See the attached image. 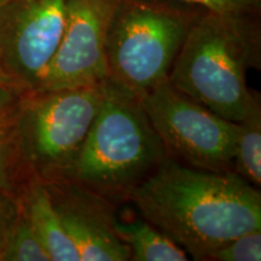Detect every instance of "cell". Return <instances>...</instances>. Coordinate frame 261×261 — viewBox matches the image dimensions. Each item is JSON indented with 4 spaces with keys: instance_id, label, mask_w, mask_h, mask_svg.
<instances>
[{
    "instance_id": "1",
    "label": "cell",
    "mask_w": 261,
    "mask_h": 261,
    "mask_svg": "<svg viewBox=\"0 0 261 261\" xmlns=\"http://www.w3.org/2000/svg\"><path fill=\"white\" fill-rule=\"evenodd\" d=\"M128 200L195 260H207L227 241L261 230L259 188L234 172L204 171L167 158Z\"/></svg>"
},
{
    "instance_id": "2",
    "label": "cell",
    "mask_w": 261,
    "mask_h": 261,
    "mask_svg": "<svg viewBox=\"0 0 261 261\" xmlns=\"http://www.w3.org/2000/svg\"><path fill=\"white\" fill-rule=\"evenodd\" d=\"M260 63L256 14L205 11L189 29L168 80L217 115L238 123L260 108L247 86V71L259 69Z\"/></svg>"
},
{
    "instance_id": "3",
    "label": "cell",
    "mask_w": 261,
    "mask_h": 261,
    "mask_svg": "<svg viewBox=\"0 0 261 261\" xmlns=\"http://www.w3.org/2000/svg\"><path fill=\"white\" fill-rule=\"evenodd\" d=\"M167 158L142 96L109 76L103 81L102 102L86 139L62 179L114 203L128 200L129 192Z\"/></svg>"
},
{
    "instance_id": "4",
    "label": "cell",
    "mask_w": 261,
    "mask_h": 261,
    "mask_svg": "<svg viewBox=\"0 0 261 261\" xmlns=\"http://www.w3.org/2000/svg\"><path fill=\"white\" fill-rule=\"evenodd\" d=\"M198 15L146 0H120L108 32L109 76L140 96L168 79Z\"/></svg>"
},
{
    "instance_id": "5",
    "label": "cell",
    "mask_w": 261,
    "mask_h": 261,
    "mask_svg": "<svg viewBox=\"0 0 261 261\" xmlns=\"http://www.w3.org/2000/svg\"><path fill=\"white\" fill-rule=\"evenodd\" d=\"M103 83L24 91L19 113L22 156L32 179H62L76 159L102 102Z\"/></svg>"
},
{
    "instance_id": "6",
    "label": "cell",
    "mask_w": 261,
    "mask_h": 261,
    "mask_svg": "<svg viewBox=\"0 0 261 261\" xmlns=\"http://www.w3.org/2000/svg\"><path fill=\"white\" fill-rule=\"evenodd\" d=\"M167 156L190 167L233 172L240 123L228 121L165 80L142 94Z\"/></svg>"
},
{
    "instance_id": "7",
    "label": "cell",
    "mask_w": 261,
    "mask_h": 261,
    "mask_svg": "<svg viewBox=\"0 0 261 261\" xmlns=\"http://www.w3.org/2000/svg\"><path fill=\"white\" fill-rule=\"evenodd\" d=\"M67 0H9L0 6V69L16 86L34 91L56 54Z\"/></svg>"
},
{
    "instance_id": "8",
    "label": "cell",
    "mask_w": 261,
    "mask_h": 261,
    "mask_svg": "<svg viewBox=\"0 0 261 261\" xmlns=\"http://www.w3.org/2000/svg\"><path fill=\"white\" fill-rule=\"evenodd\" d=\"M120 0H67L56 54L34 91L99 85L109 77L108 32Z\"/></svg>"
},
{
    "instance_id": "9",
    "label": "cell",
    "mask_w": 261,
    "mask_h": 261,
    "mask_svg": "<svg viewBox=\"0 0 261 261\" xmlns=\"http://www.w3.org/2000/svg\"><path fill=\"white\" fill-rule=\"evenodd\" d=\"M42 182L80 261L130 260L128 247L116 234L112 201L69 179Z\"/></svg>"
},
{
    "instance_id": "10",
    "label": "cell",
    "mask_w": 261,
    "mask_h": 261,
    "mask_svg": "<svg viewBox=\"0 0 261 261\" xmlns=\"http://www.w3.org/2000/svg\"><path fill=\"white\" fill-rule=\"evenodd\" d=\"M23 90L0 85V189L19 200L34 180L25 167L19 138V113Z\"/></svg>"
},
{
    "instance_id": "11",
    "label": "cell",
    "mask_w": 261,
    "mask_h": 261,
    "mask_svg": "<svg viewBox=\"0 0 261 261\" xmlns=\"http://www.w3.org/2000/svg\"><path fill=\"white\" fill-rule=\"evenodd\" d=\"M19 202L51 261H80L79 252L64 230L44 182L37 179L29 182Z\"/></svg>"
},
{
    "instance_id": "12",
    "label": "cell",
    "mask_w": 261,
    "mask_h": 261,
    "mask_svg": "<svg viewBox=\"0 0 261 261\" xmlns=\"http://www.w3.org/2000/svg\"><path fill=\"white\" fill-rule=\"evenodd\" d=\"M117 237L128 247L133 261H187V252L167 234L146 221L136 219L115 223Z\"/></svg>"
},
{
    "instance_id": "13",
    "label": "cell",
    "mask_w": 261,
    "mask_h": 261,
    "mask_svg": "<svg viewBox=\"0 0 261 261\" xmlns=\"http://www.w3.org/2000/svg\"><path fill=\"white\" fill-rule=\"evenodd\" d=\"M240 123L234 146L233 168L244 180L260 188L261 184V108Z\"/></svg>"
},
{
    "instance_id": "14",
    "label": "cell",
    "mask_w": 261,
    "mask_h": 261,
    "mask_svg": "<svg viewBox=\"0 0 261 261\" xmlns=\"http://www.w3.org/2000/svg\"><path fill=\"white\" fill-rule=\"evenodd\" d=\"M0 261H51L22 210V205L17 219L5 238L0 252Z\"/></svg>"
},
{
    "instance_id": "15",
    "label": "cell",
    "mask_w": 261,
    "mask_h": 261,
    "mask_svg": "<svg viewBox=\"0 0 261 261\" xmlns=\"http://www.w3.org/2000/svg\"><path fill=\"white\" fill-rule=\"evenodd\" d=\"M211 261H260L261 230L241 234L227 241L210 254Z\"/></svg>"
},
{
    "instance_id": "16",
    "label": "cell",
    "mask_w": 261,
    "mask_h": 261,
    "mask_svg": "<svg viewBox=\"0 0 261 261\" xmlns=\"http://www.w3.org/2000/svg\"><path fill=\"white\" fill-rule=\"evenodd\" d=\"M217 14H257L260 0H180Z\"/></svg>"
},
{
    "instance_id": "17",
    "label": "cell",
    "mask_w": 261,
    "mask_h": 261,
    "mask_svg": "<svg viewBox=\"0 0 261 261\" xmlns=\"http://www.w3.org/2000/svg\"><path fill=\"white\" fill-rule=\"evenodd\" d=\"M19 210L21 203L18 198L0 189V252L10 228L17 219Z\"/></svg>"
},
{
    "instance_id": "18",
    "label": "cell",
    "mask_w": 261,
    "mask_h": 261,
    "mask_svg": "<svg viewBox=\"0 0 261 261\" xmlns=\"http://www.w3.org/2000/svg\"><path fill=\"white\" fill-rule=\"evenodd\" d=\"M0 85H8V86H15V87H17L14 83H12L11 80L9 79L8 76H6V75H5L4 73H3L2 69H0ZM18 89H19V87H18Z\"/></svg>"
},
{
    "instance_id": "19",
    "label": "cell",
    "mask_w": 261,
    "mask_h": 261,
    "mask_svg": "<svg viewBox=\"0 0 261 261\" xmlns=\"http://www.w3.org/2000/svg\"><path fill=\"white\" fill-rule=\"evenodd\" d=\"M9 0H0V6H3L5 4V3H8Z\"/></svg>"
}]
</instances>
